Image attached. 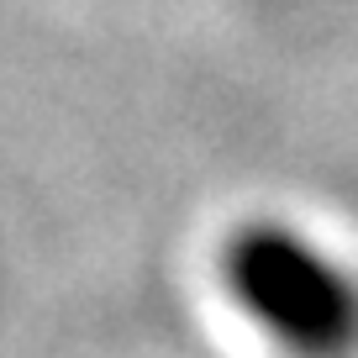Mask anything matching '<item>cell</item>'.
Masks as SVG:
<instances>
[{"label":"cell","mask_w":358,"mask_h":358,"mask_svg":"<svg viewBox=\"0 0 358 358\" xmlns=\"http://www.w3.org/2000/svg\"><path fill=\"white\" fill-rule=\"evenodd\" d=\"M227 285L243 311L295 353L332 358L358 343L353 280L285 227H248L227 248Z\"/></svg>","instance_id":"obj_1"}]
</instances>
